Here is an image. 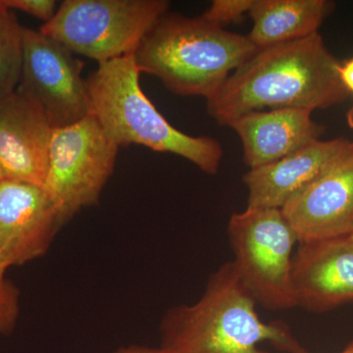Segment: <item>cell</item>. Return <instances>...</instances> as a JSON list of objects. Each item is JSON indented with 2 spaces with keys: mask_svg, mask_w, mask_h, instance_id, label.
<instances>
[{
  "mask_svg": "<svg viewBox=\"0 0 353 353\" xmlns=\"http://www.w3.org/2000/svg\"><path fill=\"white\" fill-rule=\"evenodd\" d=\"M340 66L319 32L257 50L206 99L208 113L230 127L241 116L264 108L313 112L331 108L350 94L341 83Z\"/></svg>",
  "mask_w": 353,
  "mask_h": 353,
  "instance_id": "cell-1",
  "label": "cell"
},
{
  "mask_svg": "<svg viewBox=\"0 0 353 353\" xmlns=\"http://www.w3.org/2000/svg\"><path fill=\"white\" fill-rule=\"evenodd\" d=\"M256 303L233 261L226 262L196 303L167 311L160 347L171 353H268L259 345L269 341L282 352L307 353L285 323L261 321Z\"/></svg>",
  "mask_w": 353,
  "mask_h": 353,
  "instance_id": "cell-2",
  "label": "cell"
},
{
  "mask_svg": "<svg viewBox=\"0 0 353 353\" xmlns=\"http://www.w3.org/2000/svg\"><path fill=\"white\" fill-rule=\"evenodd\" d=\"M257 48L248 36L228 32L203 18L167 12L134 53L141 73L170 92L210 99Z\"/></svg>",
  "mask_w": 353,
  "mask_h": 353,
  "instance_id": "cell-3",
  "label": "cell"
},
{
  "mask_svg": "<svg viewBox=\"0 0 353 353\" xmlns=\"http://www.w3.org/2000/svg\"><path fill=\"white\" fill-rule=\"evenodd\" d=\"M141 74L134 54L99 64L85 80L90 114L119 148L138 145L172 153L214 175L223 157L219 141L172 126L141 90Z\"/></svg>",
  "mask_w": 353,
  "mask_h": 353,
  "instance_id": "cell-4",
  "label": "cell"
},
{
  "mask_svg": "<svg viewBox=\"0 0 353 353\" xmlns=\"http://www.w3.org/2000/svg\"><path fill=\"white\" fill-rule=\"evenodd\" d=\"M169 7L166 0H64L39 31L99 65L134 54Z\"/></svg>",
  "mask_w": 353,
  "mask_h": 353,
  "instance_id": "cell-5",
  "label": "cell"
},
{
  "mask_svg": "<svg viewBox=\"0 0 353 353\" xmlns=\"http://www.w3.org/2000/svg\"><path fill=\"white\" fill-rule=\"evenodd\" d=\"M233 263L255 301L271 311L297 306L292 250L297 236L281 209L250 208L228 224Z\"/></svg>",
  "mask_w": 353,
  "mask_h": 353,
  "instance_id": "cell-6",
  "label": "cell"
},
{
  "mask_svg": "<svg viewBox=\"0 0 353 353\" xmlns=\"http://www.w3.org/2000/svg\"><path fill=\"white\" fill-rule=\"evenodd\" d=\"M119 148L92 114L75 124L52 130L43 189L62 225L101 201Z\"/></svg>",
  "mask_w": 353,
  "mask_h": 353,
  "instance_id": "cell-7",
  "label": "cell"
},
{
  "mask_svg": "<svg viewBox=\"0 0 353 353\" xmlns=\"http://www.w3.org/2000/svg\"><path fill=\"white\" fill-rule=\"evenodd\" d=\"M22 41V72L16 90L43 110L53 129L90 115L83 62L41 31L23 27Z\"/></svg>",
  "mask_w": 353,
  "mask_h": 353,
  "instance_id": "cell-8",
  "label": "cell"
},
{
  "mask_svg": "<svg viewBox=\"0 0 353 353\" xmlns=\"http://www.w3.org/2000/svg\"><path fill=\"white\" fill-rule=\"evenodd\" d=\"M62 226L43 187L0 181V278L43 256Z\"/></svg>",
  "mask_w": 353,
  "mask_h": 353,
  "instance_id": "cell-9",
  "label": "cell"
},
{
  "mask_svg": "<svg viewBox=\"0 0 353 353\" xmlns=\"http://www.w3.org/2000/svg\"><path fill=\"white\" fill-rule=\"evenodd\" d=\"M299 243L353 233V152L281 209Z\"/></svg>",
  "mask_w": 353,
  "mask_h": 353,
  "instance_id": "cell-10",
  "label": "cell"
},
{
  "mask_svg": "<svg viewBox=\"0 0 353 353\" xmlns=\"http://www.w3.org/2000/svg\"><path fill=\"white\" fill-rule=\"evenodd\" d=\"M53 128L43 110L15 90L0 101V175L43 187Z\"/></svg>",
  "mask_w": 353,
  "mask_h": 353,
  "instance_id": "cell-11",
  "label": "cell"
},
{
  "mask_svg": "<svg viewBox=\"0 0 353 353\" xmlns=\"http://www.w3.org/2000/svg\"><path fill=\"white\" fill-rule=\"evenodd\" d=\"M352 153V143L347 139H317L274 163L250 169L243 176L248 208L282 209Z\"/></svg>",
  "mask_w": 353,
  "mask_h": 353,
  "instance_id": "cell-12",
  "label": "cell"
},
{
  "mask_svg": "<svg viewBox=\"0 0 353 353\" xmlns=\"http://www.w3.org/2000/svg\"><path fill=\"white\" fill-rule=\"evenodd\" d=\"M292 257L297 306L325 312L353 301V241L348 236L299 243Z\"/></svg>",
  "mask_w": 353,
  "mask_h": 353,
  "instance_id": "cell-13",
  "label": "cell"
},
{
  "mask_svg": "<svg viewBox=\"0 0 353 353\" xmlns=\"http://www.w3.org/2000/svg\"><path fill=\"white\" fill-rule=\"evenodd\" d=\"M311 111L299 108L254 111L231 124L240 137L243 158L250 169L266 166L319 139L321 128Z\"/></svg>",
  "mask_w": 353,
  "mask_h": 353,
  "instance_id": "cell-14",
  "label": "cell"
},
{
  "mask_svg": "<svg viewBox=\"0 0 353 353\" xmlns=\"http://www.w3.org/2000/svg\"><path fill=\"white\" fill-rule=\"evenodd\" d=\"M326 0H253L248 38L257 50L307 38L331 12Z\"/></svg>",
  "mask_w": 353,
  "mask_h": 353,
  "instance_id": "cell-15",
  "label": "cell"
},
{
  "mask_svg": "<svg viewBox=\"0 0 353 353\" xmlns=\"http://www.w3.org/2000/svg\"><path fill=\"white\" fill-rule=\"evenodd\" d=\"M22 26L0 2V101L19 85L23 62Z\"/></svg>",
  "mask_w": 353,
  "mask_h": 353,
  "instance_id": "cell-16",
  "label": "cell"
},
{
  "mask_svg": "<svg viewBox=\"0 0 353 353\" xmlns=\"http://www.w3.org/2000/svg\"><path fill=\"white\" fill-rule=\"evenodd\" d=\"M20 292L11 281L0 278V336L12 333L20 312Z\"/></svg>",
  "mask_w": 353,
  "mask_h": 353,
  "instance_id": "cell-17",
  "label": "cell"
},
{
  "mask_svg": "<svg viewBox=\"0 0 353 353\" xmlns=\"http://www.w3.org/2000/svg\"><path fill=\"white\" fill-rule=\"evenodd\" d=\"M252 2L253 0H214L201 17L223 28L236 22L243 14L250 12Z\"/></svg>",
  "mask_w": 353,
  "mask_h": 353,
  "instance_id": "cell-18",
  "label": "cell"
},
{
  "mask_svg": "<svg viewBox=\"0 0 353 353\" xmlns=\"http://www.w3.org/2000/svg\"><path fill=\"white\" fill-rule=\"evenodd\" d=\"M6 8L21 11L43 21L50 22L57 12L59 4L55 0H0Z\"/></svg>",
  "mask_w": 353,
  "mask_h": 353,
  "instance_id": "cell-19",
  "label": "cell"
},
{
  "mask_svg": "<svg viewBox=\"0 0 353 353\" xmlns=\"http://www.w3.org/2000/svg\"><path fill=\"white\" fill-rule=\"evenodd\" d=\"M110 353H171V352H169L168 350H165V348L161 347H148V345H136V343H132V345H122V347L116 348L115 350H113V352H110Z\"/></svg>",
  "mask_w": 353,
  "mask_h": 353,
  "instance_id": "cell-20",
  "label": "cell"
},
{
  "mask_svg": "<svg viewBox=\"0 0 353 353\" xmlns=\"http://www.w3.org/2000/svg\"><path fill=\"white\" fill-rule=\"evenodd\" d=\"M339 73H340L341 83L347 88V92L353 94V57L345 63L341 64Z\"/></svg>",
  "mask_w": 353,
  "mask_h": 353,
  "instance_id": "cell-21",
  "label": "cell"
},
{
  "mask_svg": "<svg viewBox=\"0 0 353 353\" xmlns=\"http://www.w3.org/2000/svg\"><path fill=\"white\" fill-rule=\"evenodd\" d=\"M341 353H353V341L348 343L347 347L345 348Z\"/></svg>",
  "mask_w": 353,
  "mask_h": 353,
  "instance_id": "cell-22",
  "label": "cell"
},
{
  "mask_svg": "<svg viewBox=\"0 0 353 353\" xmlns=\"http://www.w3.org/2000/svg\"><path fill=\"white\" fill-rule=\"evenodd\" d=\"M347 119H348V123H350V126H352L353 128V108H352V110H350V112H348ZM352 152H353V143H352Z\"/></svg>",
  "mask_w": 353,
  "mask_h": 353,
  "instance_id": "cell-23",
  "label": "cell"
},
{
  "mask_svg": "<svg viewBox=\"0 0 353 353\" xmlns=\"http://www.w3.org/2000/svg\"><path fill=\"white\" fill-rule=\"evenodd\" d=\"M348 238H350V240L353 241V233L352 234H350V236H348Z\"/></svg>",
  "mask_w": 353,
  "mask_h": 353,
  "instance_id": "cell-24",
  "label": "cell"
},
{
  "mask_svg": "<svg viewBox=\"0 0 353 353\" xmlns=\"http://www.w3.org/2000/svg\"><path fill=\"white\" fill-rule=\"evenodd\" d=\"M1 180H2L1 175H0V181H1Z\"/></svg>",
  "mask_w": 353,
  "mask_h": 353,
  "instance_id": "cell-25",
  "label": "cell"
}]
</instances>
